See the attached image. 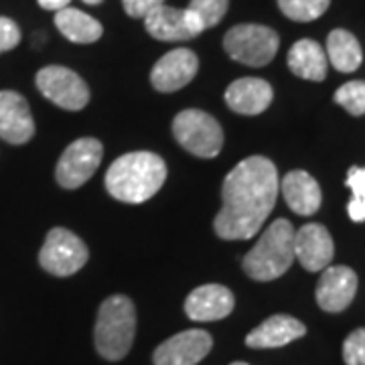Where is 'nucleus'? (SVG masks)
I'll list each match as a JSON object with an SVG mask.
<instances>
[{
  "label": "nucleus",
  "instance_id": "f257e3e1",
  "mask_svg": "<svg viewBox=\"0 0 365 365\" xmlns=\"http://www.w3.org/2000/svg\"><path fill=\"white\" fill-rule=\"evenodd\" d=\"M280 191L278 170L266 157L237 163L223 181V207L213 227L222 240H250L272 213Z\"/></svg>",
  "mask_w": 365,
  "mask_h": 365
},
{
  "label": "nucleus",
  "instance_id": "f03ea898",
  "mask_svg": "<svg viewBox=\"0 0 365 365\" xmlns=\"http://www.w3.org/2000/svg\"><path fill=\"white\" fill-rule=\"evenodd\" d=\"M167 179V165L155 153H128L106 173L108 193L124 203H143L158 193Z\"/></svg>",
  "mask_w": 365,
  "mask_h": 365
},
{
  "label": "nucleus",
  "instance_id": "7ed1b4c3",
  "mask_svg": "<svg viewBox=\"0 0 365 365\" xmlns=\"http://www.w3.org/2000/svg\"><path fill=\"white\" fill-rule=\"evenodd\" d=\"M294 227L288 220H276L266 227L258 244L244 258V270L258 282L280 278L294 262Z\"/></svg>",
  "mask_w": 365,
  "mask_h": 365
},
{
  "label": "nucleus",
  "instance_id": "20e7f679",
  "mask_svg": "<svg viewBox=\"0 0 365 365\" xmlns=\"http://www.w3.org/2000/svg\"><path fill=\"white\" fill-rule=\"evenodd\" d=\"M136 333L134 302L124 294L106 299L96 321V349L108 361L124 359L132 347Z\"/></svg>",
  "mask_w": 365,
  "mask_h": 365
},
{
  "label": "nucleus",
  "instance_id": "39448f33",
  "mask_svg": "<svg viewBox=\"0 0 365 365\" xmlns=\"http://www.w3.org/2000/svg\"><path fill=\"white\" fill-rule=\"evenodd\" d=\"M173 134L185 150L201 158H213L223 146L220 122L201 110H182L173 120Z\"/></svg>",
  "mask_w": 365,
  "mask_h": 365
},
{
  "label": "nucleus",
  "instance_id": "423d86ee",
  "mask_svg": "<svg viewBox=\"0 0 365 365\" xmlns=\"http://www.w3.org/2000/svg\"><path fill=\"white\" fill-rule=\"evenodd\" d=\"M223 47L232 59L244 66L264 67L276 57L280 39L270 26L237 25L225 33Z\"/></svg>",
  "mask_w": 365,
  "mask_h": 365
},
{
  "label": "nucleus",
  "instance_id": "0eeeda50",
  "mask_svg": "<svg viewBox=\"0 0 365 365\" xmlns=\"http://www.w3.org/2000/svg\"><path fill=\"white\" fill-rule=\"evenodd\" d=\"M88 256L86 244L73 232L53 227L39 252V262L43 270L53 276H71L86 266Z\"/></svg>",
  "mask_w": 365,
  "mask_h": 365
},
{
  "label": "nucleus",
  "instance_id": "6e6552de",
  "mask_svg": "<svg viewBox=\"0 0 365 365\" xmlns=\"http://www.w3.org/2000/svg\"><path fill=\"white\" fill-rule=\"evenodd\" d=\"M35 83L49 102L69 112H78L90 102L88 83L67 67H43L35 78Z\"/></svg>",
  "mask_w": 365,
  "mask_h": 365
},
{
  "label": "nucleus",
  "instance_id": "1a4fd4ad",
  "mask_svg": "<svg viewBox=\"0 0 365 365\" xmlns=\"http://www.w3.org/2000/svg\"><path fill=\"white\" fill-rule=\"evenodd\" d=\"M102 155H104L102 143L96 138H79L76 143H71L57 163V169H55L57 182L66 189L81 187L83 182L90 181L91 175L98 170L102 163Z\"/></svg>",
  "mask_w": 365,
  "mask_h": 365
},
{
  "label": "nucleus",
  "instance_id": "9d476101",
  "mask_svg": "<svg viewBox=\"0 0 365 365\" xmlns=\"http://www.w3.org/2000/svg\"><path fill=\"white\" fill-rule=\"evenodd\" d=\"M213 339L203 329H189L160 343L155 351V365H197L211 351Z\"/></svg>",
  "mask_w": 365,
  "mask_h": 365
},
{
  "label": "nucleus",
  "instance_id": "9b49d317",
  "mask_svg": "<svg viewBox=\"0 0 365 365\" xmlns=\"http://www.w3.org/2000/svg\"><path fill=\"white\" fill-rule=\"evenodd\" d=\"M335 256V244L325 225L307 223L294 232V260L309 272H323Z\"/></svg>",
  "mask_w": 365,
  "mask_h": 365
},
{
  "label": "nucleus",
  "instance_id": "f8f14e48",
  "mask_svg": "<svg viewBox=\"0 0 365 365\" xmlns=\"http://www.w3.org/2000/svg\"><path fill=\"white\" fill-rule=\"evenodd\" d=\"M357 292V274L347 266H327L319 284H317V302L327 313L345 311L355 299Z\"/></svg>",
  "mask_w": 365,
  "mask_h": 365
},
{
  "label": "nucleus",
  "instance_id": "ddd939ff",
  "mask_svg": "<svg viewBox=\"0 0 365 365\" xmlns=\"http://www.w3.org/2000/svg\"><path fill=\"white\" fill-rule=\"evenodd\" d=\"M199 59L191 49H173L167 55H163L157 61V66L150 71V81L155 90L177 91L191 83V79L197 76Z\"/></svg>",
  "mask_w": 365,
  "mask_h": 365
},
{
  "label": "nucleus",
  "instance_id": "4468645a",
  "mask_svg": "<svg viewBox=\"0 0 365 365\" xmlns=\"http://www.w3.org/2000/svg\"><path fill=\"white\" fill-rule=\"evenodd\" d=\"M35 134L29 102L13 90L0 91V138L9 144H25Z\"/></svg>",
  "mask_w": 365,
  "mask_h": 365
},
{
  "label": "nucleus",
  "instance_id": "2eb2a0df",
  "mask_svg": "<svg viewBox=\"0 0 365 365\" xmlns=\"http://www.w3.org/2000/svg\"><path fill=\"white\" fill-rule=\"evenodd\" d=\"M234 294L230 288L222 284H203L191 290V294L185 300V313L191 321L207 323L220 321L234 311Z\"/></svg>",
  "mask_w": 365,
  "mask_h": 365
},
{
  "label": "nucleus",
  "instance_id": "dca6fc26",
  "mask_svg": "<svg viewBox=\"0 0 365 365\" xmlns=\"http://www.w3.org/2000/svg\"><path fill=\"white\" fill-rule=\"evenodd\" d=\"M307 327L290 314H274L258 325L246 337V345L252 349H276L292 341L304 337Z\"/></svg>",
  "mask_w": 365,
  "mask_h": 365
},
{
  "label": "nucleus",
  "instance_id": "f3484780",
  "mask_svg": "<svg viewBox=\"0 0 365 365\" xmlns=\"http://www.w3.org/2000/svg\"><path fill=\"white\" fill-rule=\"evenodd\" d=\"M144 26L150 37L158 41H189L201 35L187 11L175 6H158L144 16Z\"/></svg>",
  "mask_w": 365,
  "mask_h": 365
},
{
  "label": "nucleus",
  "instance_id": "a211bd4d",
  "mask_svg": "<svg viewBox=\"0 0 365 365\" xmlns=\"http://www.w3.org/2000/svg\"><path fill=\"white\" fill-rule=\"evenodd\" d=\"M272 86L260 78H242L225 90V104L237 114L256 116L272 104Z\"/></svg>",
  "mask_w": 365,
  "mask_h": 365
},
{
  "label": "nucleus",
  "instance_id": "6ab92c4d",
  "mask_svg": "<svg viewBox=\"0 0 365 365\" xmlns=\"http://www.w3.org/2000/svg\"><path fill=\"white\" fill-rule=\"evenodd\" d=\"M287 205L297 215H313L321 207V187L307 170H290L280 182Z\"/></svg>",
  "mask_w": 365,
  "mask_h": 365
},
{
  "label": "nucleus",
  "instance_id": "aec40b11",
  "mask_svg": "<svg viewBox=\"0 0 365 365\" xmlns=\"http://www.w3.org/2000/svg\"><path fill=\"white\" fill-rule=\"evenodd\" d=\"M288 67L297 78L323 81L327 78L329 59L325 49L317 41L300 39L288 51Z\"/></svg>",
  "mask_w": 365,
  "mask_h": 365
},
{
  "label": "nucleus",
  "instance_id": "412c9836",
  "mask_svg": "<svg viewBox=\"0 0 365 365\" xmlns=\"http://www.w3.org/2000/svg\"><path fill=\"white\" fill-rule=\"evenodd\" d=\"M327 59L341 73H351L359 69L364 61L361 45L355 39V35L345 29H335L327 37Z\"/></svg>",
  "mask_w": 365,
  "mask_h": 365
},
{
  "label": "nucleus",
  "instance_id": "4be33fe9",
  "mask_svg": "<svg viewBox=\"0 0 365 365\" xmlns=\"http://www.w3.org/2000/svg\"><path fill=\"white\" fill-rule=\"evenodd\" d=\"M55 26L59 29V33L66 39H69L71 43H79V45L96 43L104 33V26L100 25L93 16L81 13L79 9H71V6L57 11Z\"/></svg>",
  "mask_w": 365,
  "mask_h": 365
},
{
  "label": "nucleus",
  "instance_id": "5701e85b",
  "mask_svg": "<svg viewBox=\"0 0 365 365\" xmlns=\"http://www.w3.org/2000/svg\"><path fill=\"white\" fill-rule=\"evenodd\" d=\"M230 0H191L185 9L191 21L195 23L199 33H203L209 26H215L227 13Z\"/></svg>",
  "mask_w": 365,
  "mask_h": 365
},
{
  "label": "nucleus",
  "instance_id": "b1692460",
  "mask_svg": "<svg viewBox=\"0 0 365 365\" xmlns=\"http://www.w3.org/2000/svg\"><path fill=\"white\" fill-rule=\"evenodd\" d=\"M331 0H278V6L284 16L297 23H311L323 16Z\"/></svg>",
  "mask_w": 365,
  "mask_h": 365
},
{
  "label": "nucleus",
  "instance_id": "393cba45",
  "mask_svg": "<svg viewBox=\"0 0 365 365\" xmlns=\"http://www.w3.org/2000/svg\"><path fill=\"white\" fill-rule=\"evenodd\" d=\"M345 185L353 191V199L347 205V213L355 223L365 222V167H351Z\"/></svg>",
  "mask_w": 365,
  "mask_h": 365
},
{
  "label": "nucleus",
  "instance_id": "a878e982",
  "mask_svg": "<svg viewBox=\"0 0 365 365\" xmlns=\"http://www.w3.org/2000/svg\"><path fill=\"white\" fill-rule=\"evenodd\" d=\"M335 102L353 116L365 114V81H347L335 91Z\"/></svg>",
  "mask_w": 365,
  "mask_h": 365
},
{
  "label": "nucleus",
  "instance_id": "bb28decb",
  "mask_svg": "<svg viewBox=\"0 0 365 365\" xmlns=\"http://www.w3.org/2000/svg\"><path fill=\"white\" fill-rule=\"evenodd\" d=\"M345 365H365V327L355 329L343 343Z\"/></svg>",
  "mask_w": 365,
  "mask_h": 365
},
{
  "label": "nucleus",
  "instance_id": "cd10ccee",
  "mask_svg": "<svg viewBox=\"0 0 365 365\" xmlns=\"http://www.w3.org/2000/svg\"><path fill=\"white\" fill-rule=\"evenodd\" d=\"M21 43V29L9 16H0V53L11 51Z\"/></svg>",
  "mask_w": 365,
  "mask_h": 365
},
{
  "label": "nucleus",
  "instance_id": "c85d7f7f",
  "mask_svg": "<svg viewBox=\"0 0 365 365\" xmlns=\"http://www.w3.org/2000/svg\"><path fill=\"white\" fill-rule=\"evenodd\" d=\"M124 11L132 19H144L146 14H150L155 9L163 6L165 0H122Z\"/></svg>",
  "mask_w": 365,
  "mask_h": 365
},
{
  "label": "nucleus",
  "instance_id": "c756f323",
  "mask_svg": "<svg viewBox=\"0 0 365 365\" xmlns=\"http://www.w3.org/2000/svg\"><path fill=\"white\" fill-rule=\"evenodd\" d=\"M69 2H71V0H39L41 9H45V11H55V13L67 9Z\"/></svg>",
  "mask_w": 365,
  "mask_h": 365
},
{
  "label": "nucleus",
  "instance_id": "7c9ffc66",
  "mask_svg": "<svg viewBox=\"0 0 365 365\" xmlns=\"http://www.w3.org/2000/svg\"><path fill=\"white\" fill-rule=\"evenodd\" d=\"M86 4H91V6H96V4H100L102 0H83Z\"/></svg>",
  "mask_w": 365,
  "mask_h": 365
},
{
  "label": "nucleus",
  "instance_id": "2f4dec72",
  "mask_svg": "<svg viewBox=\"0 0 365 365\" xmlns=\"http://www.w3.org/2000/svg\"><path fill=\"white\" fill-rule=\"evenodd\" d=\"M232 365H248V364H244V361H235V364H232Z\"/></svg>",
  "mask_w": 365,
  "mask_h": 365
}]
</instances>
